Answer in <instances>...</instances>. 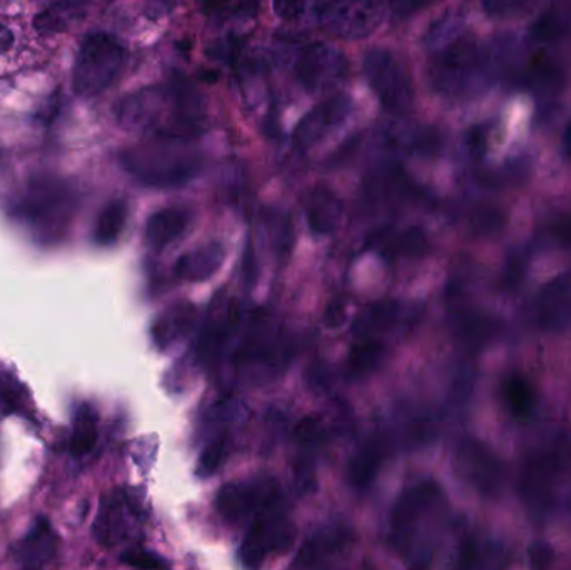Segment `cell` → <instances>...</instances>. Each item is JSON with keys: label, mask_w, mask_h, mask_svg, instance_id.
Returning a JSON list of instances; mask_svg holds the SVG:
<instances>
[{"label": "cell", "mask_w": 571, "mask_h": 570, "mask_svg": "<svg viewBox=\"0 0 571 570\" xmlns=\"http://www.w3.org/2000/svg\"><path fill=\"white\" fill-rule=\"evenodd\" d=\"M384 356H386V348L383 343L374 338H363L351 350L347 366L354 376H366L380 368Z\"/></svg>", "instance_id": "83f0119b"}, {"label": "cell", "mask_w": 571, "mask_h": 570, "mask_svg": "<svg viewBox=\"0 0 571 570\" xmlns=\"http://www.w3.org/2000/svg\"><path fill=\"white\" fill-rule=\"evenodd\" d=\"M380 136L390 151L403 153V155H433L437 148L436 135L431 129L391 125L386 126Z\"/></svg>", "instance_id": "44dd1931"}, {"label": "cell", "mask_w": 571, "mask_h": 570, "mask_svg": "<svg viewBox=\"0 0 571 570\" xmlns=\"http://www.w3.org/2000/svg\"><path fill=\"white\" fill-rule=\"evenodd\" d=\"M306 8V0H273V9L277 18L284 21H293L299 18Z\"/></svg>", "instance_id": "b9f144b4"}, {"label": "cell", "mask_w": 571, "mask_h": 570, "mask_svg": "<svg viewBox=\"0 0 571 570\" xmlns=\"http://www.w3.org/2000/svg\"><path fill=\"white\" fill-rule=\"evenodd\" d=\"M269 547H267L266 532H264L263 519H257L250 527L247 535L244 537L239 547V560L244 567L256 569L266 559Z\"/></svg>", "instance_id": "4dcf8cb0"}, {"label": "cell", "mask_w": 571, "mask_h": 570, "mask_svg": "<svg viewBox=\"0 0 571 570\" xmlns=\"http://www.w3.org/2000/svg\"><path fill=\"white\" fill-rule=\"evenodd\" d=\"M454 470L481 497L500 495L506 483V466L496 452L480 440L466 439L454 452Z\"/></svg>", "instance_id": "30bf717a"}, {"label": "cell", "mask_w": 571, "mask_h": 570, "mask_svg": "<svg viewBox=\"0 0 571 570\" xmlns=\"http://www.w3.org/2000/svg\"><path fill=\"white\" fill-rule=\"evenodd\" d=\"M126 56V49L114 36L106 32L86 36L73 62V92L80 98H96L109 89L122 72Z\"/></svg>", "instance_id": "277c9868"}, {"label": "cell", "mask_w": 571, "mask_h": 570, "mask_svg": "<svg viewBox=\"0 0 571 570\" xmlns=\"http://www.w3.org/2000/svg\"><path fill=\"white\" fill-rule=\"evenodd\" d=\"M486 59L476 42L457 39L441 48L430 66V79L444 98H466L484 79Z\"/></svg>", "instance_id": "5b68a950"}, {"label": "cell", "mask_w": 571, "mask_h": 570, "mask_svg": "<svg viewBox=\"0 0 571 570\" xmlns=\"http://www.w3.org/2000/svg\"><path fill=\"white\" fill-rule=\"evenodd\" d=\"M564 460L558 449H536L521 463L518 492L521 503L534 520L550 515L557 500V487Z\"/></svg>", "instance_id": "8992f818"}, {"label": "cell", "mask_w": 571, "mask_h": 570, "mask_svg": "<svg viewBox=\"0 0 571 570\" xmlns=\"http://www.w3.org/2000/svg\"><path fill=\"white\" fill-rule=\"evenodd\" d=\"M62 95H60V91L53 92V95H50V98L43 102L42 108L37 111V121L46 126V128L56 125L57 118H59L60 111H62Z\"/></svg>", "instance_id": "74e56055"}, {"label": "cell", "mask_w": 571, "mask_h": 570, "mask_svg": "<svg viewBox=\"0 0 571 570\" xmlns=\"http://www.w3.org/2000/svg\"><path fill=\"white\" fill-rule=\"evenodd\" d=\"M196 316V308L190 303H176L157 316L150 328V338L159 350L176 345L189 332Z\"/></svg>", "instance_id": "d6986e66"}, {"label": "cell", "mask_w": 571, "mask_h": 570, "mask_svg": "<svg viewBox=\"0 0 571 570\" xmlns=\"http://www.w3.org/2000/svg\"><path fill=\"white\" fill-rule=\"evenodd\" d=\"M26 403L27 392L22 383L10 373H0V410L7 413L23 412Z\"/></svg>", "instance_id": "d6a6232c"}, {"label": "cell", "mask_w": 571, "mask_h": 570, "mask_svg": "<svg viewBox=\"0 0 571 570\" xmlns=\"http://www.w3.org/2000/svg\"><path fill=\"white\" fill-rule=\"evenodd\" d=\"M524 262L521 256H514L504 266L503 273V285L506 289H514L518 285H521L524 278Z\"/></svg>", "instance_id": "60d3db41"}, {"label": "cell", "mask_w": 571, "mask_h": 570, "mask_svg": "<svg viewBox=\"0 0 571 570\" xmlns=\"http://www.w3.org/2000/svg\"><path fill=\"white\" fill-rule=\"evenodd\" d=\"M257 275V266H256V256H254L253 246L247 245L246 252H244V265H243V276L244 283H246L247 288L254 285L256 282Z\"/></svg>", "instance_id": "ee69618b"}, {"label": "cell", "mask_w": 571, "mask_h": 570, "mask_svg": "<svg viewBox=\"0 0 571 570\" xmlns=\"http://www.w3.org/2000/svg\"><path fill=\"white\" fill-rule=\"evenodd\" d=\"M127 215H129V208H127V203L124 199H112V202L107 203L97 216L93 242L99 246L114 245L122 235Z\"/></svg>", "instance_id": "484cf974"}, {"label": "cell", "mask_w": 571, "mask_h": 570, "mask_svg": "<svg viewBox=\"0 0 571 570\" xmlns=\"http://www.w3.org/2000/svg\"><path fill=\"white\" fill-rule=\"evenodd\" d=\"M114 112L122 128L144 136L194 141L207 129L206 102L183 79L132 92L117 102Z\"/></svg>", "instance_id": "6da1fadb"}, {"label": "cell", "mask_w": 571, "mask_h": 570, "mask_svg": "<svg viewBox=\"0 0 571 570\" xmlns=\"http://www.w3.org/2000/svg\"><path fill=\"white\" fill-rule=\"evenodd\" d=\"M257 8L259 0H203L204 14L219 22L254 18Z\"/></svg>", "instance_id": "f546056e"}, {"label": "cell", "mask_w": 571, "mask_h": 570, "mask_svg": "<svg viewBox=\"0 0 571 570\" xmlns=\"http://www.w3.org/2000/svg\"><path fill=\"white\" fill-rule=\"evenodd\" d=\"M433 0H390L391 14L396 19H407L423 11Z\"/></svg>", "instance_id": "ab89813d"}, {"label": "cell", "mask_w": 571, "mask_h": 570, "mask_svg": "<svg viewBox=\"0 0 571 570\" xmlns=\"http://www.w3.org/2000/svg\"><path fill=\"white\" fill-rule=\"evenodd\" d=\"M553 235L554 238L564 246V248H568L571 252V218L563 219V222L558 223Z\"/></svg>", "instance_id": "f6af8a7d"}, {"label": "cell", "mask_w": 571, "mask_h": 570, "mask_svg": "<svg viewBox=\"0 0 571 570\" xmlns=\"http://www.w3.org/2000/svg\"><path fill=\"white\" fill-rule=\"evenodd\" d=\"M427 252V238L423 229L413 228L393 233L383 243V253L386 256H406V258H420Z\"/></svg>", "instance_id": "f1b7e54d"}, {"label": "cell", "mask_w": 571, "mask_h": 570, "mask_svg": "<svg viewBox=\"0 0 571 570\" xmlns=\"http://www.w3.org/2000/svg\"><path fill=\"white\" fill-rule=\"evenodd\" d=\"M97 442V415L92 406L80 405L73 416L72 435H70V453L83 456L96 446Z\"/></svg>", "instance_id": "4316f807"}, {"label": "cell", "mask_w": 571, "mask_h": 570, "mask_svg": "<svg viewBox=\"0 0 571 570\" xmlns=\"http://www.w3.org/2000/svg\"><path fill=\"white\" fill-rule=\"evenodd\" d=\"M324 325L329 330H337L346 322V306L341 302L329 303L326 312H324Z\"/></svg>", "instance_id": "7bdbcfd3"}, {"label": "cell", "mask_w": 571, "mask_h": 570, "mask_svg": "<svg viewBox=\"0 0 571 570\" xmlns=\"http://www.w3.org/2000/svg\"><path fill=\"white\" fill-rule=\"evenodd\" d=\"M264 223H266L267 232H269L270 238H274L279 252L283 255L289 253L291 245H293V225H291L289 215L270 209L264 216Z\"/></svg>", "instance_id": "836d02e7"}, {"label": "cell", "mask_w": 571, "mask_h": 570, "mask_svg": "<svg viewBox=\"0 0 571 570\" xmlns=\"http://www.w3.org/2000/svg\"><path fill=\"white\" fill-rule=\"evenodd\" d=\"M90 4L92 0H56L33 18V29L43 36L70 31L86 18Z\"/></svg>", "instance_id": "ac0fdd59"}, {"label": "cell", "mask_w": 571, "mask_h": 570, "mask_svg": "<svg viewBox=\"0 0 571 570\" xmlns=\"http://www.w3.org/2000/svg\"><path fill=\"white\" fill-rule=\"evenodd\" d=\"M363 72L371 91L386 111L404 115L413 108L414 89L400 59L386 49H371L364 55Z\"/></svg>", "instance_id": "9c48e42d"}, {"label": "cell", "mask_w": 571, "mask_h": 570, "mask_svg": "<svg viewBox=\"0 0 571 570\" xmlns=\"http://www.w3.org/2000/svg\"><path fill=\"white\" fill-rule=\"evenodd\" d=\"M564 149H567L568 155L571 156V122L568 126L567 135H564Z\"/></svg>", "instance_id": "7dc6e473"}, {"label": "cell", "mask_w": 571, "mask_h": 570, "mask_svg": "<svg viewBox=\"0 0 571 570\" xmlns=\"http://www.w3.org/2000/svg\"><path fill=\"white\" fill-rule=\"evenodd\" d=\"M351 111L353 102L344 95L333 96L319 102L294 128L293 145L296 151L307 153L319 145L326 136L344 125Z\"/></svg>", "instance_id": "7c38bea8"}, {"label": "cell", "mask_w": 571, "mask_h": 570, "mask_svg": "<svg viewBox=\"0 0 571 570\" xmlns=\"http://www.w3.org/2000/svg\"><path fill=\"white\" fill-rule=\"evenodd\" d=\"M500 400L504 410L513 419L528 420L536 410V395L533 386L518 373H510L500 383Z\"/></svg>", "instance_id": "603a6c76"}, {"label": "cell", "mask_w": 571, "mask_h": 570, "mask_svg": "<svg viewBox=\"0 0 571 570\" xmlns=\"http://www.w3.org/2000/svg\"><path fill=\"white\" fill-rule=\"evenodd\" d=\"M203 155L184 139L147 136L139 145L124 149V171L147 188L170 189L187 185L199 175Z\"/></svg>", "instance_id": "7a4b0ae2"}, {"label": "cell", "mask_w": 571, "mask_h": 570, "mask_svg": "<svg viewBox=\"0 0 571 570\" xmlns=\"http://www.w3.org/2000/svg\"><path fill=\"white\" fill-rule=\"evenodd\" d=\"M294 436L303 445H314L321 439V425L314 416H306L297 423Z\"/></svg>", "instance_id": "f35d334b"}, {"label": "cell", "mask_w": 571, "mask_h": 570, "mask_svg": "<svg viewBox=\"0 0 571 570\" xmlns=\"http://www.w3.org/2000/svg\"><path fill=\"white\" fill-rule=\"evenodd\" d=\"M77 208L72 186L56 176H37L27 181L13 203V215L42 235L63 232Z\"/></svg>", "instance_id": "3957f363"}, {"label": "cell", "mask_w": 571, "mask_h": 570, "mask_svg": "<svg viewBox=\"0 0 571 570\" xmlns=\"http://www.w3.org/2000/svg\"><path fill=\"white\" fill-rule=\"evenodd\" d=\"M314 22L334 38L357 41L373 35L386 16L384 0H316Z\"/></svg>", "instance_id": "52a82bcc"}, {"label": "cell", "mask_w": 571, "mask_h": 570, "mask_svg": "<svg viewBox=\"0 0 571 570\" xmlns=\"http://www.w3.org/2000/svg\"><path fill=\"white\" fill-rule=\"evenodd\" d=\"M304 216L314 235H331L343 219V203L331 189L316 188L304 198Z\"/></svg>", "instance_id": "e0dca14e"}, {"label": "cell", "mask_w": 571, "mask_h": 570, "mask_svg": "<svg viewBox=\"0 0 571 570\" xmlns=\"http://www.w3.org/2000/svg\"><path fill=\"white\" fill-rule=\"evenodd\" d=\"M224 262V249L219 243H209L180 256L176 265L177 276L187 282H206Z\"/></svg>", "instance_id": "7402d4cb"}, {"label": "cell", "mask_w": 571, "mask_h": 570, "mask_svg": "<svg viewBox=\"0 0 571 570\" xmlns=\"http://www.w3.org/2000/svg\"><path fill=\"white\" fill-rule=\"evenodd\" d=\"M531 325L541 332H558L571 322V276L558 275L544 283L528 309Z\"/></svg>", "instance_id": "4fadbf2b"}, {"label": "cell", "mask_w": 571, "mask_h": 570, "mask_svg": "<svg viewBox=\"0 0 571 570\" xmlns=\"http://www.w3.org/2000/svg\"><path fill=\"white\" fill-rule=\"evenodd\" d=\"M384 446L377 440L364 443L347 466V480L356 490H364L374 482L381 463H383Z\"/></svg>", "instance_id": "cb8c5ba5"}, {"label": "cell", "mask_w": 571, "mask_h": 570, "mask_svg": "<svg viewBox=\"0 0 571 570\" xmlns=\"http://www.w3.org/2000/svg\"><path fill=\"white\" fill-rule=\"evenodd\" d=\"M190 222L189 209L180 206L159 209L146 225V243L152 249H163L176 242L186 232Z\"/></svg>", "instance_id": "ffe728a7"}, {"label": "cell", "mask_w": 571, "mask_h": 570, "mask_svg": "<svg viewBox=\"0 0 571 570\" xmlns=\"http://www.w3.org/2000/svg\"><path fill=\"white\" fill-rule=\"evenodd\" d=\"M132 517V505L122 493L106 497L93 522V535L102 546H117L129 535Z\"/></svg>", "instance_id": "9a60e30c"}, {"label": "cell", "mask_w": 571, "mask_h": 570, "mask_svg": "<svg viewBox=\"0 0 571 570\" xmlns=\"http://www.w3.org/2000/svg\"><path fill=\"white\" fill-rule=\"evenodd\" d=\"M400 320V306L394 302L374 303L364 309L354 323V333L361 338H373L376 333L393 328Z\"/></svg>", "instance_id": "d4e9b609"}, {"label": "cell", "mask_w": 571, "mask_h": 570, "mask_svg": "<svg viewBox=\"0 0 571 570\" xmlns=\"http://www.w3.org/2000/svg\"><path fill=\"white\" fill-rule=\"evenodd\" d=\"M13 46V35L7 26L0 24V55H6Z\"/></svg>", "instance_id": "bcb514c9"}, {"label": "cell", "mask_w": 571, "mask_h": 570, "mask_svg": "<svg viewBox=\"0 0 571 570\" xmlns=\"http://www.w3.org/2000/svg\"><path fill=\"white\" fill-rule=\"evenodd\" d=\"M59 539L49 520L39 517L16 549V557L26 567L47 566L56 557Z\"/></svg>", "instance_id": "2e32d148"}, {"label": "cell", "mask_w": 571, "mask_h": 570, "mask_svg": "<svg viewBox=\"0 0 571 570\" xmlns=\"http://www.w3.org/2000/svg\"><path fill=\"white\" fill-rule=\"evenodd\" d=\"M444 503L443 489L433 480H423L404 490L391 513V540L394 546L401 552L411 553L420 535V527L431 517L441 515Z\"/></svg>", "instance_id": "ba28073f"}, {"label": "cell", "mask_w": 571, "mask_h": 570, "mask_svg": "<svg viewBox=\"0 0 571 570\" xmlns=\"http://www.w3.org/2000/svg\"><path fill=\"white\" fill-rule=\"evenodd\" d=\"M347 59L331 46L307 45L294 59V78L297 85L311 95L336 88L347 76Z\"/></svg>", "instance_id": "8fae6325"}, {"label": "cell", "mask_w": 571, "mask_h": 570, "mask_svg": "<svg viewBox=\"0 0 571 570\" xmlns=\"http://www.w3.org/2000/svg\"><path fill=\"white\" fill-rule=\"evenodd\" d=\"M120 560L127 566L136 567V569L157 570L166 569L167 566L159 556L142 549L127 550L120 556Z\"/></svg>", "instance_id": "8d00e7d4"}, {"label": "cell", "mask_w": 571, "mask_h": 570, "mask_svg": "<svg viewBox=\"0 0 571 570\" xmlns=\"http://www.w3.org/2000/svg\"><path fill=\"white\" fill-rule=\"evenodd\" d=\"M227 455V443L224 436L220 439L214 440L210 442L206 449L200 453L199 462H197V473L200 476H210L220 469L224 460H226Z\"/></svg>", "instance_id": "e575fe53"}, {"label": "cell", "mask_w": 571, "mask_h": 570, "mask_svg": "<svg viewBox=\"0 0 571 570\" xmlns=\"http://www.w3.org/2000/svg\"><path fill=\"white\" fill-rule=\"evenodd\" d=\"M276 493V489L270 482L226 483L217 492V512L229 522H240L257 510L273 503Z\"/></svg>", "instance_id": "5bb4252c"}, {"label": "cell", "mask_w": 571, "mask_h": 570, "mask_svg": "<svg viewBox=\"0 0 571 570\" xmlns=\"http://www.w3.org/2000/svg\"><path fill=\"white\" fill-rule=\"evenodd\" d=\"M454 328L466 345H481V343L488 342L493 333V325L483 316H476L473 313L456 316Z\"/></svg>", "instance_id": "1f68e13d"}, {"label": "cell", "mask_w": 571, "mask_h": 570, "mask_svg": "<svg viewBox=\"0 0 571 570\" xmlns=\"http://www.w3.org/2000/svg\"><path fill=\"white\" fill-rule=\"evenodd\" d=\"M533 0H483V8L491 18H513L521 14Z\"/></svg>", "instance_id": "d590c367"}]
</instances>
